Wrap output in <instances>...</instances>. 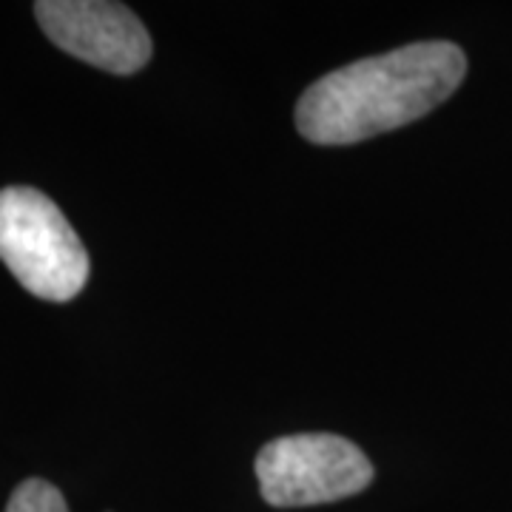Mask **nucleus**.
Returning <instances> with one entry per match:
<instances>
[{
	"label": "nucleus",
	"mask_w": 512,
	"mask_h": 512,
	"mask_svg": "<svg viewBox=\"0 0 512 512\" xmlns=\"http://www.w3.org/2000/svg\"><path fill=\"white\" fill-rule=\"evenodd\" d=\"M464 74L456 43H407L319 77L296 103V128L313 146H353L439 109Z\"/></svg>",
	"instance_id": "nucleus-1"
},
{
	"label": "nucleus",
	"mask_w": 512,
	"mask_h": 512,
	"mask_svg": "<svg viewBox=\"0 0 512 512\" xmlns=\"http://www.w3.org/2000/svg\"><path fill=\"white\" fill-rule=\"evenodd\" d=\"M256 478L271 507H313L367 490L373 464L342 436L296 433L268 441L259 450Z\"/></svg>",
	"instance_id": "nucleus-3"
},
{
	"label": "nucleus",
	"mask_w": 512,
	"mask_h": 512,
	"mask_svg": "<svg viewBox=\"0 0 512 512\" xmlns=\"http://www.w3.org/2000/svg\"><path fill=\"white\" fill-rule=\"evenodd\" d=\"M6 512H69V504L55 484L43 478H26L9 498Z\"/></svg>",
	"instance_id": "nucleus-5"
},
{
	"label": "nucleus",
	"mask_w": 512,
	"mask_h": 512,
	"mask_svg": "<svg viewBox=\"0 0 512 512\" xmlns=\"http://www.w3.org/2000/svg\"><path fill=\"white\" fill-rule=\"evenodd\" d=\"M35 18L43 35L66 55L111 74H134L151 60L143 20L111 0H40Z\"/></svg>",
	"instance_id": "nucleus-4"
},
{
	"label": "nucleus",
	"mask_w": 512,
	"mask_h": 512,
	"mask_svg": "<svg viewBox=\"0 0 512 512\" xmlns=\"http://www.w3.org/2000/svg\"><path fill=\"white\" fill-rule=\"evenodd\" d=\"M0 262L20 285L46 302H69L89 282V251L66 214L43 191L9 185L0 191Z\"/></svg>",
	"instance_id": "nucleus-2"
}]
</instances>
